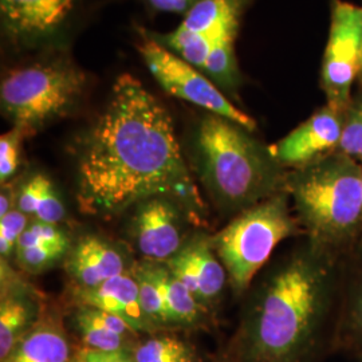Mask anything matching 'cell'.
I'll return each mask as SVG.
<instances>
[{
	"instance_id": "1",
	"label": "cell",
	"mask_w": 362,
	"mask_h": 362,
	"mask_svg": "<svg viewBox=\"0 0 362 362\" xmlns=\"http://www.w3.org/2000/svg\"><path fill=\"white\" fill-rule=\"evenodd\" d=\"M78 202L107 216L152 197L200 207L168 109L137 78H117L78 145Z\"/></svg>"
},
{
	"instance_id": "2",
	"label": "cell",
	"mask_w": 362,
	"mask_h": 362,
	"mask_svg": "<svg viewBox=\"0 0 362 362\" xmlns=\"http://www.w3.org/2000/svg\"><path fill=\"white\" fill-rule=\"evenodd\" d=\"M344 262L305 236L252 288L223 357L324 362L333 356Z\"/></svg>"
},
{
	"instance_id": "3",
	"label": "cell",
	"mask_w": 362,
	"mask_h": 362,
	"mask_svg": "<svg viewBox=\"0 0 362 362\" xmlns=\"http://www.w3.org/2000/svg\"><path fill=\"white\" fill-rule=\"evenodd\" d=\"M189 155L215 200L235 215L285 191V168L270 148L226 117L206 113L196 122Z\"/></svg>"
},
{
	"instance_id": "4",
	"label": "cell",
	"mask_w": 362,
	"mask_h": 362,
	"mask_svg": "<svg viewBox=\"0 0 362 362\" xmlns=\"http://www.w3.org/2000/svg\"><path fill=\"white\" fill-rule=\"evenodd\" d=\"M285 191L305 236L346 258L362 240V165L339 152L286 173Z\"/></svg>"
},
{
	"instance_id": "5",
	"label": "cell",
	"mask_w": 362,
	"mask_h": 362,
	"mask_svg": "<svg viewBox=\"0 0 362 362\" xmlns=\"http://www.w3.org/2000/svg\"><path fill=\"white\" fill-rule=\"evenodd\" d=\"M89 88L86 71L69 50L33 54L0 82V107L13 127L28 133L70 115Z\"/></svg>"
},
{
	"instance_id": "6",
	"label": "cell",
	"mask_w": 362,
	"mask_h": 362,
	"mask_svg": "<svg viewBox=\"0 0 362 362\" xmlns=\"http://www.w3.org/2000/svg\"><path fill=\"white\" fill-rule=\"evenodd\" d=\"M305 236L286 191L272 194L233 218L211 238L209 245L223 263L236 294L251 287L260 269L286 239Z\"/></svg>"
},
{
	"instance_id": "7",
	"label": "cell",
	"mask_w": 362,
	"mask_h": 362,
	"mask_svg": "<svg viewBox=\"0 0 362 362\" xmlns=\"http://www.w3.org/2000/svg\"><path fill=\"white\" fill-rule=\"evenodd\" d=\"M81 21V0H0L3 40L15 52L69 50Z\"/></svg>"
},
{
	"instance_id": "8",
	"label": "cell",
	"mask_w": 362,
	"mask_h": 362,
	"mask_svg": "<svg viewBox=\"0 0 362 362\" xmlns=\"http://www.w3.org/2000/svg\"><path fill=\"white\" fill-rule=\"evenodd\" d=\"M139 33L141 39L136 47L149 73L164 90L176 98L204 109L207 113L226 117L250 132L257 129L255 119L238 109L202 70L151 38L144 28H140Z\"/></svg>"
},
{
	"instance_id": "9",
	"label": "cell",
	"mask_w": 362,
	"mask_h": 362,
	"mask_svg": "<svg viewBox=\"0 0 362 362\" xmlns=\"http://www.w3.org/2000/svg\"><path fill=\"white\" fill-rule=\"evenodd\" d=\"M362 8L336 1L322 67L327 106L339 113L349 107L350 91L361 71Z\"/></svg>"
},
{
	"instance_id": "10",
	"label": "cell",
	"mask_w": 362,
	"mask_h": 362,
	"mask_svg": "<svg viewBox=\"0 0 362 362\" xmlns=\"http://www.w3.org/2000/svg\"><path fill=\"white\" fill-rule=\"evenodd\" d=\"M342 124L344 113L326 105L270 146V151L284 168H302L324 156L337 152Z\"/></svg>"
},
{
	"instance_id": "11",
	"label": "cell",
	"mask_w": 362,
	"mask_h": 362,
	"mask_svg": "<svg viewBox=\"0 0 362 362\" xmlns=\"http://www.w3.org/2000/svg\"><path fill=\"white\" fill-rule=\"evenodd\" d=\"M176 206L167 197H152L140 203L134 233L144 257L167 262L182 248V227Z\"/></svg>"
},
{
	"instance_id": "12",
	"label": "cell",
	"mask_w": 362,
	"mask_h": 362,
	"mask_svg": "<svg viewBox=\"0 0 362 362\" xmlns=\"http://www.w3.org/2000/svg\"><path fill=\"white\" fill-rule=\"evenodd\" d=\"M165 266L200 303L218 299L228 276L209 240H197L182 247L175 257L165 262Z\"/></svg>"
},
{
	"instance_id": "13",
	"label": "cell",
	"mask_w": 362,
	"mask_h": 362,
	"mask_svg": "<svg viewBox=\"0 0 362 362\" xmlns=\"http://www.w3.org/2000/svg\"><path fill=\"white\" fill-rule=\"evenodd\" d=\"M77 296L82 306L115 314L129 325L136 333H152L156 330L141 309L136 278L125 272L97 287H78Z\"/></svg>"
},
{
	"instance_id": "14",
	"label": "cell",
	"mask_w": 362,
	"mask_h": 362,
	"mask_svg": "<svg viewBox=\"0 0 362 362\" xmlns=\"http://www.w3.org/2000/svg\"><path fill=\"white\" fill-rule=\"evenodd\" d=\"M362 351V240L344 262L341 308L334 354L354 357Z\"/></svg>"
},
{
	"instance_id": "15",
	"label": "cell",
	"mask_w": 362,
	"mask_h": 362,
	"mask_svg": "<svg viewBox=\"0 0 362 362\" xmlns=\"http://www.w3.org/2000/svg\"><path fill=\"white\" fill-rule=\"evenodd\" d=\"M66 269L79 287L91 288L124 274V259L115 247L97 236H85L73 248Z\"/></svg>"
},
{
	"instance_id": "16",
	"label": "cell",
	"mask_w": 362,
	"mask_h": 362,
	"mask_svg": "<svg viewBox=\"0 0 362 362\" xmlns=\"http://www.w3.org/2000/svg\"><path fill=\"white\" fill-rule=\"evenodd\" d=\"M245 1L246 0H200L184 16L179 27L206 39L211 49L224 42L235 43Z\"/></svg>"
},
{
	"instance_id": "17",
	"label": "cell",
	"mask_w": 362,
	"mask_h": 362,
	"mask_svg": "<svg viewBox=\"0 0 362 362\" xmlns=\"http://www.w3.org/2000/svg\"><path fill=\"white\" fill-rule=\"evenodd\" d=\"M76 327L86 349L117 351L127 350L130 337L136 332L124 320L90 306H82L76 313Z\"/></svg>"
},
{
	"instance_id": "18",
	"label": "cell",
	"mask_w": 362,
	"mask_h": 362,
	"mask_svg": "<svg viewBox=\"0 0 362 362\" xmlns=\"http://www.w3.org/2000/svg\"><path fill=\"white\" fill-rule=\"evenodd\" d=\"M71 348L64 327L52 320L40 321L1 362H71Z\"/></svg>"
},
{
	"instance_id": "19",
	"label": "cell",
	"mask_w": 362,
	"mask_h": 362,
	"mask_svg": "<svg viewBox=\"0 0 362 362\" xmlns=\"http://www.w3.org/2000/svg\"><path fill=\"white\" fill-rule=\"evenodd\" d=\"M163 298L168 326H192L200 322L204 306L167 266L151 264Z\"/></svg>"
},
{
	"instance_id": "20",
	"label": "cell",
	"mask_w": 362,
	"mask_h": 362,
	"mask_svg": "<svg viewBox=\"0 0 362 362\" xmlns=\"http://www.w3.org/2000/svg\"><path fill=\"white\" fill-rule=\"evenodd\" d=\"M37 306L21 294H8L0 303V361H4L18 342L37 325Z\"/></svg>"
},
{
	"instance_id": "21",
	"label": "cell",
	"mask_w": 362,
	"mask_h": 362,
	"mask_svg": "<svg viewBox=\"0 0 362 362\" xmlns=\"http://www.w3.org/2000/svg\"><path fill=\"white\" fill-rule=\"evenodd\" d=\"M132 356L134 362H196L194 349L175 336H155L139 344Z\"/></svg>"
},
{
	"instance_id": "22",
	"label": "cell",
	"mask_w": 362,
	"mask_h": 362,
	"mask_svg": "<svg viewBox=\"0 0 362 362\" xmlns=\"http://www.w3.org/2000/svg\"><path fill=\"white\" fill-rule=\"evenodd\" d=\"M133 276L136 278V281L139 284L140 305H141V309H143L145 317L148 318V321L155 329L168 326L163 298H161L158 286H157L155 276H153L151 263L137 266L133 272Z\"/></svg>"
},
{
	"instance_id": "23",
	"label": "cell",
	"mask_w": 362,
	"mask_h": 362,
	"mask_svg": "<svg viewBox=\"0 0 362 362\" xmlns=\"http://www.w3.org/2000/svg\"><path fill=\"white\" fill-rule=\"evenodd\" d=\"M337 152L362 164V97L351 101L344 113L342 134Z\"/></svg>"
},
{
	"instance_id": "24",
	"label": "cell",
	"mask_w": 362,
	"mask_h": 362,
	"mask_svg": "<svg viewBox=\"0 0 362 362\" xmlns=\"http://www.w3.org/2000/svg\"><path fill=\"white\" fill-rule=\"evenodd\" d=\"M69 250V242L47 243L40 246L16 250L19 264L30 272H39L52 267V264L65 257Z\"/></svg>"
},
{
	"instance_id": "25",
	"label": "cell",
	"mask_w": 362,
	"mask_h": 362,
	"mask_svg": "<svg viewBox=\"0 0 362 362\" xmlns=\"http://www.w3.org/2000/svg\"><path fill=\"white\" fill-rule=\"evenodd\" d=\"M28 132L13 127L0 137V181L6 184L13 177L21 165L22 144Z\"/></svg>"
},
{
	"instance_id": "26",
	"label": "cell",
	"mask_w": 362,
	"mask_h": 362,
	"mask_svg": "<svg viewBox=\"0 0 362 362\" xmlns=\"http://www.w3.org/2000/svg\"><path fill=\"white\" fill-rule=\"evenodd\" d=\"M28 226V215L18 208L11 209L6 216L0 218V254L7 258L18 245L19 238Z\"/></svg>"
},
{
	"instance_id": "27",
	"label": "cell",
	"mask_w": 362,
	"mask_h": 362,
	"mask_svg": "<svg viewBox=\"0 0 362 362\" xmlns=\"http://www.w3.org/2000/svg\"><path fill=\"white\" fill-rule=\"evenodd\" d=\"M69 242L66 233L57 226L35 220L27 226L25 233L18 240L16 250L28 247L40 246L47 243H64Z\"/></svg>"
},
{
	"instance_id": "28",
	"label": "cell",
	"mask_w": 362,
	"mask_h": 362,
	"mask_svg": "<svg viewBox=\"0 0 362 362\" xmlns=\"http://www.w3.org/2000/svg\"><path fill=\"white\" fill-rule=\"evenodd\" d=\"M65 206L58 197L57 191L50 179L46 181L43 192L39 200L38 209L35 212V218L39 221L49 224H59L65 219Z\"/></svg>"
},
{
	"instance_id": "29",
	"label": "cell",
	"mask_w": 362,
	"mask_h": 362,
	"mask_svg": "<svg viewBox=\"0 0 362 362\" xmlns=\"http://www.w3.org/2000/svg\"><path fill=\"white\" fill-rule=\"evenodd\" d=\"M47 180H49V177H46L42 173H37L31 179H28L19 191L18 202H16L18 207L16 208L21 209L22 212H25L28 216H31V215L35 216V212L38 209L39 200H40L45 184Z\"/></svg>"
},
{
	"instance_id": "30",
	"label": "cell",
	"mask_w": 362,
	"mask_h": 362,
	"mask_svg": "<svg viewBox=\"0 0 362 362\" xmlns=\"http://www.w3.org/2000/svg\"><path fill=\"white\" fill-rule=\"evenodd\" d=\"M144 6L153 13L187 15L200 0H140Z\"/></svg>"
},
{
	"instance_id": "31",
	"label": "cell",
	"mask_w": 362,
	"mask_h": 362,
	"mask_svg": "<svg viewBox=\"0 0 362 362\" xmlns=\"http://www.w3.org/2000/svg\"><path fill=\"white\" fill-rule=\"evenodd\" d=\"M81 357L83 362H134L133 356L127 350L117 351H103V350H81Z\"/></svg>"
},
{
	"instance_id": "32",
	"label": "cell",
	"mask_w": 362,
	"mask_h": 362,
	"mask_svg": "<svg viewBox=\"0 0 362 362\" xmlns=\"http://www.w3.org/2000/svg\"><path fill=\"white\" fill-rule=\"evenodd\" d=\"M11 189L6 188V191H1L0 196V218L6 216L11 209Z\"/></svg>"
},
{
	"instance_id": "33",
	"label": "cell",
	"mask_w": 362,
	"mask_h": 362,
	"mask_svg": "<svg viewBox=\"0 0 362 362\" xmlns=\"http://www.w3.org/2000/svg\"><path fill=\"white\" fill-rule=\"evenodd\" d=\"M71 362H83V360H82V357H81V353H78L76 357H73V360H71Z\"/></svg>"
},
{
	"instance_id": "34",
	"label": "cell",
	"mask_w": 362,
	"mask_h": 362,
	"mask_svg": "<svg viewBox=\"0 0 362 362\" xmlns=\"http://www.w3.org/2000/svg\"><path fill=\"white\" fill-rule=\"evenodd\" d=\"M353 358H354V361L356 362H362V351H360L358 354H356Z\"/></svg>"
},
{
	"instance_id": "35",
	"label": "cell",
	"mask_w": 362,
	"mask_h": 362,
	"mask_svg": "<svg viewBox=\"0 0 362 362\" xmlns=\"http://www.w3.org/2000/svg\"><path fill=\"white\" fill-rule=\"evenodd\" d=\"M215 362H228L227 361V360H226V358H224V357H223V356H221V357H220L219 360H216V361Z\"/></svg>"
},
{
	"instance_id": "36",
	"label": "cell",
	"mask_w": 362,
	"mask_h": 362,
	"mask_svg": "<svg viewBox=\"0 0 362 362\" xmlns=\"http://www.w3.org/2000/svg\"><path fill=\"white\" fill-rule=\"evenodd\" d=\"M361 73H362V61H361Z\"/></svg>"
},
{
	"instance_id": "37",
	"label": "cell",
	"mask_w": 362,
	"mask_h": 362,
	"mask_svg": "<svg viewBox=\"0 0 362 362\" xmlns=\"http://www.w3.org/2000/svg\"><path fill=\"white\" fill-rule=\"evenodd\" d=\"M361 165H362V164H361Z\"/></svg>"
}]
</instances>
